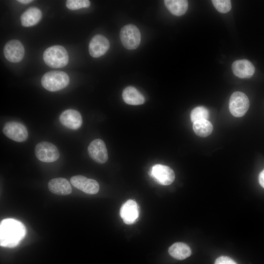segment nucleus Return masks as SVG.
<instances>
[{"instance_id":"19","label":"nucleus","mask_w":264,"mask_h":264,"mask_svg":"<svg viewBox=\"0 0 264 264\" xmlns=\"http://www.w3.org/2000/svg\"><path fill=\"white\" fill-rule=\"evenodd\" d=\"M169 254L174 258L182 260L191 255V249L186 244L183 242H176L169 248Z\"/></svg>"},{"instance_id":"4","label":"nucleus","mask_w":264,"mask_h":264,"mask_svg":"<svg viewBox=\"0 0 264 264\" xmlns=\"http://www.w3.org/2000/svg\"><path fill=\"white\" fill-rule=\"evenodd\" d=\"M120 38L124 46L128 49H134L139 46L141 34L138 28L130 24L124 26L120 32Z\"/></svg>"},{"instance_id":"18","label":"nucleus","mask_w":264,"mask_h":264,"mask_svg":"<svg viewBox=\"0 0 264 264\" xmlns=\"http://www.w3.org/2000/svg\"><path fill=\"white\" fill-rule=\"evenodd\" d=\"M124 102L132 105H139L145 102L144 96L135 88L130 86L126 88L122 93Z\"/></svg>"},{"instance_id":"23","label":"nucleus","mask_w":264,"mask_h":264,"mask_svg":"<svg viewBox=\"0 0 264 264\" xmlns=\"http://www.w3.org/2000/svg\"><path fill=\"white\" fill-rule=\"evenodd\" d=\"M90 2L88 0H67L66 6L70 10H78L87 8L90 6Z\"/></svg>"},{"instance_id":"24","label":"nucleus","mask_w":264,"mask_h":264,"mask_svg":"<svg viewBox=\"0 0 264 264\" xmlns=\"http://www.w3.org/2000/svg\"><path fill=\"white\" fill-rule=\"evenodd\" d=\"M212 2L216 9L222 13H227L231 8V2L229 0H213Z\"/></svg>"},{"instance_id":"9","label":"nucleus","mask_w":264,"mask_h":264,"mask_svg":"<svg viewBox=\"0 0 264 264\" xmlns=\"http://www.w3.org/2000/svg\"><path fill=\"white\" fill-rule=\"evenodd\" d=\"M3 53L10 62L18 63L22 61L24 55V48L22 43L17 40L8 41L4 45Z\"/></svg>"},{"instance_id":"14","label":"nucleus","mask_w":264,"mask_h":264,"mask_svg":"<svg viewBox=\"0 0 264 264\" xmlns=\"http://www.w3.org/2000/svg\"><path fill=\"white\" fill-rule=\"evenodd\" d=\"M60 122L64 126L72 130L79 129L82 124V118L80 113L73 109L64 111L59 117Z\"/></svg>"},{"instance_id":"17","label":"nucleus","mask_w":264,"mask_h":264,"mask_svg":"<svg viewBox=\"0 0 264 264\" xmlns=\"http://www.w3.org/2000/svg\"><path fill=\"white\" fill-rule=\"evenodd\" d=\"M42 17L41 11L38 8L32 7L27 9L21 16L22 25L29 27L37 24Z\"/></svg>"},{"instance_id":"16","label":"nucleus","mask_w":264,"mask_h":264,"mask_svg":"<svg viewBox=\"0 0 264 264\" xmlns=\"http://www.w3.org/2000/svg\"><path fill=\"white\" fill-rule=\"evenodd\" d=\"M48 187L51 192L56 195H67L72 192L70 183L64 178L58 177L51 179L48 183Z\"/></svg>"},{"instance_id":"21","label":"nucleus","mask_w":264,"mask_h":264,"mask_svg":"<svg viewBox=\"0 0 264 264\" xmlns=\"http://www.w3.org/2000/svg\"><path fill=\"white\" fill-rule=\"evenodd\" d=\"M193 129L197 135L205 137L211 133L213 131V126L208 120H201L193 123Z\"/></svg>"},{"instance_id":"11","label":"nucleus","mask_w":264,"mask_h":264,"mask_svg":"<svg viewBox=\"0 0 264 264\" xmlns=\"http://www.w3.org/2000/svg\"><path fill=\"white\" fill-rule=\"evenodd\" d=\"M70 182L76 188L88 194H95L99 190V185L96 180L83 176L71 177Z\"/></svg>"},{"instance_id":"2","label":"nucleus","mask_w":264,"mask_h":264,"mask_svg":"<svg viewBox=\"0 0 264 264\" xmlns=\"http://www.w3.org/2000/svg\"><path fill=\"white\" fill-rule=\"evenodd\" d=\"M43 59L45 63L53 68H62L68 62V55L66 49L61 45H53L44 52Z\"/></svg>"},{"instance_id":"5","label":"nucleus","mask_w":264,"mask_h":264,"mask_svg":"<svg viewBox=\"0 0 264 264\" xmlns=\"http://www.w3.org/2000/svg\"><path fill=\"white\" fill-rule=\"evenodd\" d=\"M249 107V101L247 96L243 92L236 91L231 95L229 103L230 113L235 117L243 116Z\"/></svg>"},{"instance_id":"3","label":"nucleus","mask_w":264,"mask_h":264,"mask_svg":"<svg viewBox=\"0 0 264 264\" xmlns=\"http://www.w3.org/2000/svg\"><path fill=\"white\" fill-rule=\"evenodd\" d=\"M68 75L61 71H51L45 73L42 78V86L50 91H56L66 88L69 84Z\"/></svg>"},{"instance_id":"20","label":"nucleus","mask_w":264,"mask_h":264,"mask_svg":"<svg viewBox=\"0 0 264 264\" xmlns=\"http://www.w3.org/2000/svg\"><path fill=\"white\" fill-rule=\"evenodd\" d=\"M164 4L170 12L175 16H181L187 10L188 2L185 0H165Z\"/></svg>"},{"instance_id":"8","label":"nucleus","mask_w":264,"mask_h":264,"mask_svg":"<svg viewBox=\"0 0 264 264\" xmlns=\"http://www.w3.org/2000/svg\"><path fill=\"white\" fill-rule=\"evenodd\" d=\"M150 175L159 184L163 185L171 184L175 178L174 171L169 167L161 164L154 165Z\"/></svg>"},{"instance_id":"6","label":"nucleus","mask_w":264,"mask_h":264,"mask_svg":"<svg viewBox=\"0 0 264 264\" xmlns=\"http://www.w3.org/2000/svg\"><path fill=\"white\" fill-rule=\"evenodd\" d=\"M35 153L37 158L44 162H52L59 157V151L54 144L45 141L37 144L35 147Z\"/></svg>"},{"instance_id":"13","label":"nucleus","mask_w":264,"mask_h":264,"mask_svg":"<svg viewBox=\"0 0 264 264\" xmlns=\"http://www.w3.org/2000/svg\"><path fill=\"white\" fill-rule=\"evenodd\" d=\"M120 215L126 224L134 223L139 217V208L137 203L132 199L127 200L122 205Z\"/></svg>"},{"instance_id":"12","label":"nucleus","mask_w":264,"mask_h":264,"mask_svg":"<svg viewBox=\"0 0 264 264\" xmlns=\"http://www.w3.org/2000/svg\"><path fill=\"white\" fill-rule=\"evenodd\" d=\"M110 47L109 40L104 36L97 34L90 40L88 50L90 55L94 58H98L105 54Z\"/></svg>"},{"instance_id":"15","label":"nucleus","mask_w":264,"mask_h":264,"mask_svg":"<svg viewBox=\"0 0 264 264\" xmlns=\"http://www.w3.org/2000/svg\"><path fill=\"white\" fill-rule=\"evenodd\" d=\"M232 70L236 76L241 78H248L254 74L255 67L247 60H239L232 64Z\"/></svg>"},{"instance_id":"22","label":"nucleus","mask_w":264,"mask_h":264,"mask_svg":"<svg viewBox=\"0 0 264 264\" xmlns=\"http://www.w3.org/2000/svg\"><path fill=\"white\" fill-rule=\"evenodd\" d=\"M208 110L203 106H198L192 110L190 114L191 120L193 123L201 120H207L209 118Z\"/></svg>"},{"instance_id":"7","label":"nucleus","mask_w":264,"mask_h":264,"mask_svg":"<svg viewBox=\"0 0 264 264\" xmlns=\"http://www.w3.org/2000/svg\"><path fill=\"white\" fill-rule=\"evenodd\" d=\"M2 131L7 137L19 142L26 140L28 135L26 127L22 124L16 121L6 123Z\"/></svg>"},{"instance_id":"25","label":"nucleus","mask_w":264,"mask_h":264,"mask_svg":"<svg viewBox=\"0 0 264 264\" xmlns=\"http://www.w3.org/2000/svg\"><path fill=\"white\" fill-rule=\"evenodd\" d=\"M214 264H237L234 260L227 256H222L218 258Z\"/></svg>"},{"instance_id":"1","label":"nucleus","mask_w":264,"mask_h":264,"mask_svg":"<svg viewBox=\"0 0 264 264\" xmlns=\"http://www.w3.org/2000/svg\"><path fill=\"white\" fill-rule=\"evenodd\" d=\"M26 229L20 221L13 219H6L0 225V244L1 246L14 247L19 244L24 237Z\"/></svg>"},{"instance_id":"27","label":"nucleus","mask_w":264,"mask_h":264,"mask_svg":"<svg viewBox=\"0 0 264 264\" xmlns=\"http://www.w3.org/2000/svg\"><path fill=\"white\" fill-rule=\"evenodd\" d=\"M18 2L23 4H28L33 1L32 0H18Z\"/></svg>"},{"instance_id":"26","label":"nucleus","mask_w":264,"mask_h":264,"mask_svg":"<svg viewBox=\"0 0 264 264\" xmlns=\"http://www.w3.org/2000/svg\"><path fill=\"white\" fill-rule=\"evenodd\" d=\"M258 180L261 186L264 188V169L260 172Z\"/></svg>"},{"instance_id":"10","label":"nucleus","mask_w":264,"mask_h":264,"mask_svg":"<svg viewBox=\"0 0 264 264\" xmlns=\"http://www.w3.org/2000/svg\"><path fill=\"white\" fill-rule=\"evenodd\" d=\"M89 156L95 162L103 164L108 158V152L104 142L100 139L92 141L88 148Z\"/></svg>"}]
</instances>
